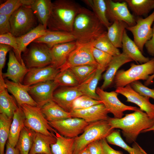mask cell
I'll use <instances>...</instances> for the list:
<instances>
[{"label": "cell", "instance_id": "obj_1", "mask_svg": "<svg viewBox=\"0 0 154 154\" xmlns=\"http://www.w3.org/2000/svg\"><path fill=\"white\" fill-rule=\"evenodd\" d=\"M94 13L81 7L74 22L71 33L78 44L91 43L106 31Z\"/></svg>", "mask_w": 154, "mask_h": 154}, {"label": "cell", "instance_id": "obj_2", "mask_svg": "<svg viewBox=\"0 0 154 154\" xmlns=\"http://www.w3.org/2000/svg\"><path fill=\"white\" fill-rule=\"evenodd\" d=\"M81 7L72 0L52 2L47 29L71 33L74 19Z\"/></svg>", "mask_w": 154, "mask_h": 154}, {"label": "cell", "instance_id": "obj_3", "mask_svg": "<svg viewBox=\"0 0 154 154\" xmlns=\"http://www.w3.org/2000/svg\"><path fill=\"white\" fill-rule=\"evenodd\" d=\"M107 120L112 129L121 130L126 141L129 143L135 142L140 133L154 125V119L141 110L127 114L121 118L109 117Z\"/></svg>", "mask_w": 154, "mask_h": 154}, {"label": "cell", "instance_id": "obj_4", "mask_svg": "<svg viewBox=\"0 0 154 154\" xmlns=\"http://www.w3.org/2000/svg\"><path fill=\"white\" fill-rule=\"evenodd\" d=\"M114 129L107 120L89 123L82 134L75 138L74 154H77L92 142L106 139Z\"/></svg>", "mask_w": 154, "mask_h": 154}, {"label": "cell", "instance_id": "obj_5", "mask_svg": "<svg viewBox=\"0 0 154 154\" xmlns=\"http://www.w3.org/2000/svg\"><path fill=\"white\" fill-rule=\"evenodd\" d=\"M154 73V58L141 64H131L126 70L117 71L114 79L116 88L124 87L135 81L141 80H146L150 75Z\"/></svg>", "mask_w": 154, "mask_h": 154}, {"label": "cell", "instance_id": "obj_6", "mask_svg": "<svg viewBox=\"0 0 154 154\" xmlns=\"http://www.w3.org/2000/svg\"><path fill=\"white\" fill-rule=\"evenodd\" d=\"M37 19L30 6H21L10 17L11 33L15 37L27 33L38 25Z\"/></svg>", "mask_w": 154, "mask_h": 154}, {"label": "cell", "instance_id": "obj_7", "mask_svg": "<svg viewBox=\"0 0 154 154\" xmlns=\"http://www.w3.org/2000/svg\"><path fill=\"white\" fill-rule=\"evenodd\" d=\"M20 106L25 116V126L36 133L55 136L57 131L49 124L40 107L27 104Z\"/></svg>", "mask_w": 154, "mask_h": 154}, {"label": "cell", "instance_id": "obj_8", "mask_svg": "<svg viewBox=\"0 0 154 154\" xmlns=\"http://www.w3.org/2000/svg\"><path fill=\"white\" fill-rule=\"evenodd\" d=\"M23 53L22 58L28 68L43 67L52 64L51 48L44 43L33 42Z\"/></svg>", "mask_w": 154, "mask_h": 154}, {"label": "cell", "instance_id": "obj_9", "mask_svg": "<svg viewBox=\"0 0 154 154\" xmlns=\"http://www.w3.org/2000/svg\"><path fill=\"white\" fill-rule=\"evenodd\" d=\"M154 21V11L145 18H137L135 25L127 26L126 28L132 34L133 41L141 52L146 42L152 37L153 31L151 26Z\"/></svg>", "mask_w": 154, "mask_h": 154}, {"label": "cell", "instance_id": "obj_10", "mask_svg": "<svg viewBox=\"0 0 154 154\" xmlns=\"http://www.w3.org/2000/svg\"><path fill=\"white\" fill-rule=\"evenodd\" d=\"M96 93L100 100L109 112L113 115L114 118H122L124 115V112L127 110L135 111L141 110L136 107L127 106L121 102L117 98L118 94L115 91L108 92L98 87Z\"/></svg>", "mask_w": 154, "mask_h": 154}, {"label": "cell", "instance_id": "obj_11", "mask_svg": "<svg viewBox=\"0 0 154 154\" xmlns=\"http://www.w3.org/2000/svg\"><path fill=\"white\" fill-rule=\"evenodd\" d=\"M78 44L77 47L69 55L65 64L60 68V71L73 66L89 64L98 65L93 55L92 42Z\"/></svg>", "mask_w": 154, "mask_h": 154}, {"label": "cell", "instance_id": "obj_12", "mask_svg": "<svg viewBox=\"0 0 154 154\" xmlns=\"http://www.w3.org/2000/svg\"><path fill=\"white\" fill-rule=\"evenodd\" d=\"M48 123L59 134L68 138H75L78 136L89 124L82 119L75 117L48 122Z\"/></svg>", "mask_w": 154, "mask_h": 154}, {"label": "cell", "instance_id": "obj_13", "mask_svg": "<svg viewBox=\"0 0 154 154\" xmlns=\"http://www.w3.org/2000/svg\"><path fill=\"white\" fill-rule=\"evenodd\" d=\"M59 86L54 80L40 82L30 86L29 93L38 106L41 108L53 100L54 92Z\"/></svg>", "mask_w": 154, "mask_h": 154}, {"label": "cell", "instance_id": "obj_14", "mask_svg": "<svg viewBox=\"0 0 154 154\" xmlns=\"http://www.w3.org/2000/svg\"><path fill=\"white\" fill-rule=\"evenodd\" d=\"M105 1L108 19L113 22L116 20L123 21L128 26H133L136 24V19L130 13L125 1L120 3L111 0H106Z\"/></svg>", "mask_w": 154, "mask_h": 154}, {"label": "cell", "instance_id": "obj_15", "mask_svg": "<svg viewBox=\"0 0 154 154\" xmlns=\"http://www.w3.org/2000/svg\"><path fill=\"white\" fill-rule=\"evenodd\" d=\"M115 92L125 96L126 101L137 105L151 118L154 119V104L149 101V98L143 96L135 91L129 84L124 87L117 88Z\"/></svg>", "mask_w": 154, "mask_h": 154}, {"label": "cell", "instance_id": "obj_16", "mask_svg": "<svg viewBox=\"0 0 154 154\" xmlns=\"http://www.w3.org/2000/svg\"><path fill=\"white\" fill-rule=\"evenodd\" d=\"M60 70L52 64L41 68H29L23 84L31 86L40 82L54 80Z\"/></svg>", "mask_w": 154, "mask_h": 154}, {"label": "cell", "instance_id": "obj_17", "mask_svg": "<svg viewBox=\"0 0 154 154\" xmlns=\"http://www.w3.org/2000/svg\"><path fill=\"white\" fill-rule=\"evenodd\" d=\"M82 95L77 86H59L54 92L53 100L66 111L70 112L74 101Z\"/></svg>", "mask_w": 154, "mask_h": 154}, {"label": "cell", "instance_id": "obj_18", "mask_svg": "<svg viewBox=\"0 0 154 154\" xmlns=\"http://www.w3.org/2000/svg\"><path fill=\"white\" fill-rule=\"evenodd\" d=\"M109 113L103 103L86 109L72 110L70 112L72 117L82 119L88 123L102 120H107Z\"/></svg>", "mask_w": 154, "mask_h": 154}, {"label": "cell", "instance_id": "obj_19", "mask_svg": "<svg viewBox=\"0 0 154 154\" xmlns=\"http://www.w3.org/2000/svg\"><path fill=\"white\" fill-rule=\"evenodd\" d=\"M7 72L3 73V78H7L16 82L23 83L29 70L25 63H21L17 59L13 51L9 52V61Z\"/></svg>", "mask_w": 154, "mask_h": 154}, {"label": "cell", "instance_id": "obj_20", "mask_svg": "<svg viewBox=\"0 0 154 154\" xmlns=\"http://www.w3.org/2000/svg\"><path fill=\"white\" fill-rule=\"evenodd\" d=\"M8 92L14 97L19 107L23 104L38 106L29 93V86L4 79Z\"/></svg>", "mask_w": 154, "mask_h": 154}, {"label": "cell", "instance_id": "obj_21", "mask_svg": "<svg viewBox=\"0 0 154 154\" xmlns=\"http://www.w3.org/2000/svg\"><path fill=\"white\" fill-rule=\"evenodd\" d=\"M47 30L43 25L40 23L36 27L27 33L16 37L18 49L15 55L21 63H24L21 57L22 53L26 50L27 46L34 40L44 35Z\"/></svg>", "mask_w": 154, "mask_h": 154}, {"label": "cell", "instance_id": "obj_22", "mask_svg": "<svg viewBox=\"0 0 154 154\" xmlns=\"http://www.w3.org/2000/svg\"><path fill=\"white\" fill-rule=\"evenodd\" d=\"M76 41L56 45L51 48L52 64L59 69L66 62L70 54L77 46Z\"/></svg>", "mask_w": 154, "mask_h": 154}, {"label": "cell", "instance_id": "obj_23", "mask_svg": "<svg viewBox=\"0 0 154 154\" xmlns=\"http://www.w3.org/2000/svg\"><path fill=\"white\" fill-rule=\"evenodd\" d=\"M133 61L123 52L113 56L103 75L104 81L100 88L104 90L110 86L114 81L118 69L124 64Z\"/></svg>", "mask_w": 154, "mask_h": 154}, {"label": "cell", "instance_id": "obj_24", "mask_svg": "<svg viewBox=\"0 0 154 154\" xmlns=\"http://www.w3.org/2000/svg\"><path fill=\"white\" fill-rule=\"evenodd\" d=\"M76 40V37L71 33L47 29L44 35L37 38L33 42L44 43L51 48L56 44Z\"/></svg>", "mask_w": 154, "mask_h": 154}, {"label": "cell", "instance_id": "obj_25", "mask_svg": "<svg viewBox=\"0 0 154 154\" xmlns=\"http://www.w3.org/2000/svg\"><path fill=\"white\" fill-rule=\"evenodd\" d=\"M19 106L14 97L8 93L4 79L0 78V114H3L13 118Z\"/></svg>", "mask_w": 154, "mask_h": 154}, {"label": "cell", "instance_id": "obj_26", "mask_svg": "<svg viewBox=\"0 0 154 154\" xmlns=\"http://www.w3.org/2000/svg\"><path fill=\"white\" fill-rule=\"evenodd\" d=\"M56 141L55 136L35 132L29 154H52L50 146Z\"/></svg>", "mask_w": 154, "mask_h": 154}, {"label": "cell", "instance_id": "obj_27", "mask_svg": "<svg viewBox=\"0 0 154 154\" xmlns=\"http://www.w3.org/2000/svg\"><path fill=\"white\" fill-rule=\"evenodd\" d=\"M105 70L99 66L97 70L83 82L78 86L83 95L88 96L94 99L100 100L96 93L97 86L102 73Z\"/></svg>", "mask_w": 154, "mask_h": 154}, {"label": "cell", "instance_id": "obj_28", "mask_svg": "<svg viewBox=\"0 0 154 154\" xmlns=\"http://www.w3.org/2000/svg\"><path fill=\"white\" fill-rule=\"evenodd\" d=\"M122 52L133 61L141 64L148 61L150 59L145 56L135 44L128 36L125 30L122 40Z\"/></svg>", "mask_w": 154, "mask_h": 154}, {"label": "cell", "instance_id": "obj_29", "mask_svg": "<svg viewBox=\"0 0 154 154\" xmlns=\"http://www.w3.org/2000/svg\"><path fill=\"white\" fill-rule=\"evenodd\" d=\"M25 116L21 106L14 113L11 122L7 141L15 147L20 133L25 127Z\"/></svg>", "mask_w": 154, "mask_h": 154}, {"label": "cell", "instance_id": "obj_30", "mask_svg": "<svg viewBox=\"0 0 154 154\" xmlns=\"http://www.w3.org/2000/svg\"><path fill=\"white\" fill-rule=\"evenodd\" d=\"M41 108L42 113L48 122L72 117L70 112L66 111L53 100L47 103Z\"/></svg>", "mask_w": 154, "mask_h": 154}, {"label": "cell", "instance_id": "obj_31", "mask_svg": "<svg viewBox=\"0 0 154 154\" xmlns=\"http://www.w3.org/2000/svg\"><path fill=\"white\" fill-rule=\"evenodd\" d=\"M52 2L50 0H34L30 6L40 23L47 29Z\"/></svg>", "mask_w": 154, "mask_h": 154}, {"label": "cell", "instance_id": "obj_32", "mask_svg": "<svg viewBox=\"0 0 154 154\" xmlns=\"http://www.w3.org/2000/svg\"><path fill=\"white\" fill-rule=\"evenodd\" d=\"M110 144L119 147L127 151L129 154H147L137 143L134 142L133 147L128 145L121 137L119 130H114L106 138Z\"/></svg>", "mask_w": 154, "mask_h": 154}, {"label": "cell", "instance_id": "obj_33", "mask_svg": "<svg viewBox=\"0 0 154 154\" xmlns=\"http://www.w3.org/2000/svg\"><path fill=\"white\" fill-rule=\"evenodd\" d=\"M127 26V25L123 21L116 20L107 29V36L116 47L122 48L123 33Z\"/></svg>", "mask_w": 154, "mask_h": 154}, {"label": "cell", "instance_id": "obj_34", "mask_svg": "<svg viewBox=\"0 0 154 154\" xmlns=\"http://www.w3.org/2000/svg\"><path fill=\"white\" fill-rule=\"evenodd\" d=\"M55 134L56 142L50 146L52 154H74L75 138L65 137L57 131Z\"/></svg>", "mask_w": 154, "mask_h": 154}, {"label": "cell", "instance_id": "obj_35", "mask_svg": "<svg viewBox=\"0 0 154 154\" xmlns=\"http://www.w3.org/2000/svg\"><path fill=\"white\" fill-rule=\"evenodd\" d=\"M83 1L91 8L93 12L106 29L111 25L107 16L105 0H84Z\"/></svg>", "mask_w": 154, "mask_h": 154}, {"label": "cell", "instance_id": "obj_36", "mask_svg": "<svg viewBox=\"0 0 154 154\" xmlns=\"http://www.w3.org/2000/svg\"><path fill=\"white\" fill-rule=\"evenodd\" d=\"M35 132L25 126L20 133L15 147L20 154H29Z\"/></svg>", "mask_w": 154, "mask_h": 154}, {"label": "cell", "instance_id": "obj_37", "mask_svg": "<svg viewBox=\"0 0 154 154\" xmlns=\"http://www.w3.org/2000/svg\"><path fill=\"white\" fill-rule=\"evenodd\" d=\"M136 15L144 16L154 9V0H125L124 1Z\"/></svg>", "mask_w": 154, "mask_h": 154}, {"label": "cell", "instance_id": "obj_38", "mask_svg": "<svg viewBox=\"0 0 154 154\" xmlns=\"http://www.w3.org/2000/svg\"><path fill=\"white\" fill-rule=\"evenodd\" d=\"M92 46L112 56L119 54V49L116 47L108 39L107 32L92 42Z\"/></svg>", "mask_w": 154, "mask_h": 154}, {"label": "cell", "instance_id": "obj_39", "mask_svg": "<svg viewBox=\"0 0 154 154\" xmlns=\"http://www.w3.org/2000/svg\"><path fill=\"white\" fill-rule=\"evenodd\" d=\"M13 118L0 114V154H5L4 149L8 139Z\"/></svg>", "mask_w": 154, "mask_h": 154}, {"label": "cell", "instance_id": "obj_40", "mask_svg": "<svg viewBox=\"0 0 154 154\" xmlns=\"http://www.w3.org/2000/svg\"><path fill=\"white\" fill-rule=\"evenodd\" d=\"M99 65L89 64L71 67L69 68L76 77L79 84H80L98 69Z\"/></svg>", "mask_w": 154, "mask_h": 154}, {"label": "cell", "instance_id": "obj_41", "mask_svg": "<svg viewBox=\"0 0 154 154\" xmlns=\"http://www.w3.org/2000/svg\"><path fill=\"white\" fill-rule=\"evenodd\" d=\"M54 80L59 86L77 87L80 84L76 76L69 68L60 71Z\"/></svg>", "mask_w": 154, "mask_h": 154}, {"label": "cell", "instance_id": "obj_42", "mask_svg": "<svg viewBox=\"0 0 154 154\" xmlns=\"http://www.w3.org/2000/svg\"><path fill=\"white\" fill-rule=\"evenodd\" d=\"M34 0H7L0 5V14L10 17L17 9L23 5L30 6Z\"/></svg>", "mask_w": 154, "mask_h": 154}, {"label": "cell", "instance_id": "obj_43", "mask_svg": "<svg viewBox=\"0 0 154 154\" xmlns=\"http://www.w3.org/2000/svg\"><path fill=\"white\" fill-rule=\"evenodd\" d=\"M101 103H102L101 100H96L87 96L82 95L74 101L72 105V110L86 109Z\"/></svg>", "mask_w": 154, "mask_h": 154}, {"label": "cell", "instance_id": "obj_44", "mask_svg": "<svg viewBox=\"0 0 154 154\" xmlns=\"http://www.w3.org/2000/svg\"><path fill=\"white\" fill-rule=\"evenodd\" d=\"M92 51L96 62L102 69L106 70L113 56L93 46Z\"/></svg>", "mask_w": 154, "mask_h": 154}, {"label": "cell", "instance_id": "obj_45", "mask_svg": "<svg viewBox=\"0 0 154 154\" xmlns=\"http://www.w3.org/2000/svg\"><path fill=\"white\" fill-rule=\"evenodd\" d=\"M132 88L140 95L154 99V89L148 88L138 80L130 84Z\"/></svg>", "mask_w": 154, "mask_h": 154}, {"label": "cell", "instance_id": "obj_46", "mask_svg": "<svg viewBox=\"0 0 154 154\" xmlns=\"http://www.w3.org/2000/svg\"><path fill=\"white\" fill-rule=\"evenodd\" d=\"M0 44L8 45L12 48L15 54L18 49L16 37L11 33L0 35Z\"/></svg>", "mask_w": 154, "mask_h": 154}, {"label": "cell", "instance_id": "obj_47", "mask_svg": "<svg viewBox=\"0 0 154 154\" xmlns=\"http://www.w3.org/2000/svg\"><path fill=\"white\" fill-rule=\"evenodd\" d=\"M12 48V47L8 45L0 44V78H3L2 70L5 66L7 54Z\"/></svg>", "mask_w": 154, "mask_h": 154}, {"label": "cell", "instance_id": "obj_48", "mask_svg": "<svg viewBox=\"0 0 154 154\" xmlns=\"http://www.w3.org/2000/svg\"><path fill=\"white\" fill-rule=\"evenodd\" d=\"M10 16L0 14V35L11 33Z\"/></svg>", "mask_w": 154, "mask_h": 154}, {"label": "cell", "instance_id": "obj_49", "mask_svg": "<svg viewBox=\"0 0 154 154\" xmlns=\"http://www.w3.org/2000/svg\"><path fill=\"white\" fill-rule=\"evenodd\" d=\"M90 154H104L101 140L91 143L87 146Z\"/></svg>", "mask_w": 154, "mask_h": 154}, {"label": "cell", "instance_id": "obj_50", "mask_svg": "<svg viewBox=\"0 0 154 154\" xmlns=\"http://www.w3.org/2000/svg\"><path fill=\"white\" fill-rule=\"evenodd\" d=\"M104 154H123L120 151L114 150L108 144L106 139L101 140Z\"/></svg>", "mask_w": 154, "mask_h": 154}, {"label": "cell", "instance_id": "obj_51", "mask_svg": "<svg viewBox=\"0 0 154 154\" xmlns=\"http://www.w3.org/2000/svg\"><path fill=\"white\" fill-rule=\"evenodd\" d=\"M152 28L153 32L152 37L146 42L145 46L149 54L154 56V23Z\"/></svg>", "mask_w": 154, "mask_h": 154}, {"label": "cell", "instance_id": "obj_52", "mask_svg": "<svg viewBox=\"0 0 154 154\" xmlns=\"http://www.w3.org/2000/svg\"><path fill=\"white\" fill-rule=\"evenodd\" d=\"M5 154H20L18 149L12 146L7 141L6 144V149Z\"/></svg>", "mask_w": 154, "mask_h": 154}, {"label": "cell", "instance_id": "obj_53", "mask_svg": "<svg viewBox=\"0 0 154 154\" xmlns=\"http://www.w3.org/2000/svg\"><path fill=\"white\" fill-rule=\"evenodd\" d=\"M154 78V73L150 76L149 78L146 81L145 83V86H148L152 83Z\"/></svg>", "mask_w": 154, "mask_h": 154}, {"label": "cell", "instance_id": "obj_54", "mask_svg": "<svg viewBox=\"0 0 154 154\" xmlns=\"http://www.w3.org/2000/svg\"><path fill=\"white\" fill-rule=\"evenodd\" d=\"M77 154H90L87 147Z\"/></svg>", "mask_w": 154, "mask_h": 154}, {"label": "cell", "instance_id": "obj_55", "mask_svg": "<svg viewBox=\"0 0 154 154\" xmlns=\"http://www.w3.org/2000/svg\"><path fill=\"white\" fill-rule=\"evenodd\" d=\"M151 131H153L154 133V125L151 128L143 131L141 133H145Z\"/></svg>", "mask_w": 154, "mask_h": 154}]
</instances>
